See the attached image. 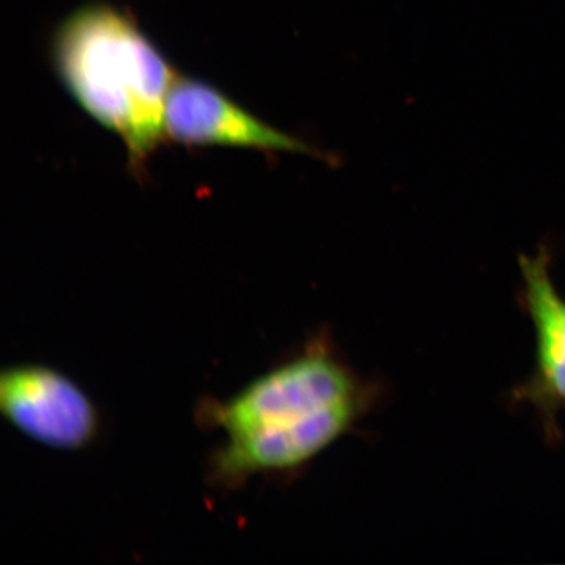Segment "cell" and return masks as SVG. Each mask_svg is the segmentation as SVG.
I'll return each mask as SVG.
<instances>
[{
	"mask_svg": "<svg viewBox=\"0 0 565 565\" xmlns=\"http://www.w3.org/2000/svg\"><path fill=\"white\" fill-rule=\"evenodd\" d=\"M373 398L333 345L315 339L228 401L202 409V419L225 436L211 478L231 489L253 476L299 469L348 434Z\"/></svg>",
	"mask_w": 565,
	"mask_h": 565,
	"instance_id": "1",
	"label": "cell"
},
{
	"mask_svg": "<svg viewBox=\"0 0 565 565\" xmlns=\"http://www.w3.org/2000/svg\"><path fill=\"white\" fill-rule=\"evenodd\" d=\"M56 75L74 102L122 140L140 173L167 139L166 110L177 75L136 19L108 3H89L53 35Z\"/></svg>",
	"mask_w": 565,
	"mask_h": 565,
	"instance_id": "2",
	"label": "cell"
},
{
	"mask_svg": "<svg viewBox=\"0 0 565 565\" xmlns=\"http://www.w3.org/2000/svg\"><path fill=\"white\" fill-rule=\"evenodd\" d=\"M0 409L13 428L56 450H82L96 440L100 415L86 392L45 365H17L0 376Z\"/></svg>",
	"mask_w": 565,
	"mask_h": 565,
	"instance_id": "3",
	"label": "cell"
},
{
	"mask_svg": "<svg viewBox=\"0 0 565 565\" xmlns=\"http://www.w3.org/2000/svg\"><path fill=\"white\" fill-rule=\"evenodd\" d=\"M166 131L167 139L186 146L313 153L306 141L260 121L221 90L192 77L177 76L169 92Z\"/></svg>",
	"mask_w": 565,
	"mask_h": 565,
	"instance_id": "4",
	"label": "cell"
},
{
	"mask_svg": "<svg viewBox=\"0 0 565 565\" xmlns=\"http://www.w3.org/2000/svg\"><path fill=\"white\" fill-rule=\"evenodd\" d=\"M550 254L521 256L522 303L535 334L532 376L514 388L513 398L532 406L550 437L559 433L557 416L565 409V299L550 274Z\"/></svg>",
	"mask_w": 565,
	"mask_h": 565,
	"instance_id": "5",
	"label": "cell"
}]
</instances>
